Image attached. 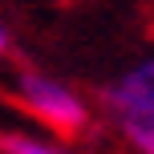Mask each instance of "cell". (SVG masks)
<instances>
[{
  "label": "cell",
  "instance_id": "3957f363",
  "mask_svg": "<svg viewBox=\"0 0 154 154\" xmlns=\"http://www.w3.org/2000/svg\"><path fill=\"white\" fill-rule=\"evenodd\" d=\"M0 154H69L53 142L29 138V134H0Z\"/></svg>",
  "mask_w": 154,
  "mask_h": 154
},
{
  "label": "cell",
  "instance_id": "6da1fadb",
  "mask_svg": "<svg viewBox=\"0 0 154 154\" xmlns=\"http://www.w3.org/2000/svg\"><path fill=\"white\" fill-rule=\"evenodd\" d=\"M16 97L24 101L29 114H37L45 126H53L57 134H81L89 114H85V101L77 97L69 85L53 81V77L41 73H20L16 77Z\"/></svg>",
  "mask_w": 154,
  "mask_h": 154
},
{
  "label": "cell",
  "instance_id": "7a4b0ae2",
  "mask_svg": "<svg viewBox=\"0 0 154 154\" xmlns=\"http://www.w3.org/2000/svg\"><path fill=\"white\" fill-rule=\"evenodd\" d=\"M106 101L118 118H150L154 114V61L134 65L106 89Z\"/></svg>",
  "mask_w": 154,
  "mask_h": 154
},
{
  "label": "cell",
  "instance_id": "5b68a950",
  "mask_svg": "<svg viewBox=\"0 0 154 154\" xmlns=\"http://www.w3.org/2000/svg\"><path fill=\"white\" fill-rule=\"evenodd\" d=\"M4 49H8V32L0 29V53H4Z\"/></svg>",
  "mask_w": 154,
  "mask_h": 154
},
{
  "label": "cell",
  "instance_id": "277c9868",
  "mask_svg": "<svg viewBox=\"0 0 154 154\" xmlns=\"http://www.w3.org/2000/svg\"><path fill=\"white\" fill-rule=\"evenodd\" d=\"M122 134L138 154H154V114L150 118H122Z\"/></svg>",
  "mask_w": 154,
  "mask_h": 154
}]
</instances>
